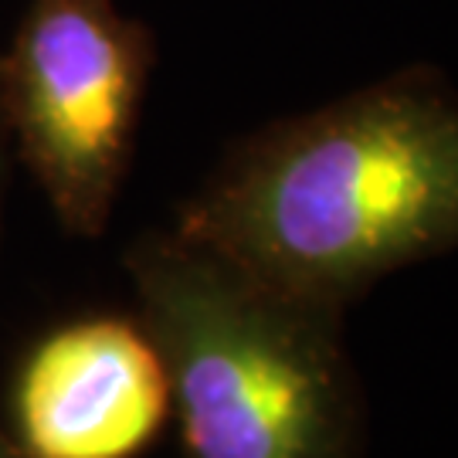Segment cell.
<instances>
[{
  "label": "cell",
  "instance_id": "obj_5",
  "mask_svg": "<svg viewBox=\"0 0 458 458\" xmlns=\"http://www.w3.org/2000/svg\"><path fill=\"white\" fill-rule=\"evenodd\" d=\"M11 136H7V123H4V109H0V225H4V197H7V174H11Z\"/></svg>",
  "mask_w": 458,
  "mask_h": 458
},
{
  "label": "cell",
  "instance_id": "obj_2",
  "mask_svg": "<svg viewBox=\"0 0 458 458\" xmlns=\"http://www.w3.org/2000/svg\"><path fill=\"white\" fill-rule=\"evenodd\" d=\"M123 262L166 367L183 458H360L363 391L344 312L177 228L136 238Z\"/></svg>",
  "mask_w": 458,
  "mask_h": 458
},
{
  "label": "cell",
  "instance_id": "obj_6",
  "mask_svg": "<svg viewBox=\"0 0 458 458\" xmlns=\"http://www.w3.org/2000/svg\"><path fill=\"white\" fill-rule=\"evenodd\" d=\"M0 458H24V455H21V448L14 445V438H11V431H7V428H0Z\"/></svg>",
  "mask_w": 458,
  "mask_h": 458
},
{
  "label": "cell",
  "instance_id": "obj_4",
  "mask_svg": "<svg viewBox=\"0 0 458 458\" xmlns=\"http://www.w3.org/2000/svg\"><path fill=\"white\" fill-rule=\"evenodd\" d=\"M7 411L24 458H140L174 418L160 350L119 312L45 329L17 360Z\"/></svg>",
  "mask_w": 458,
  "mask_h": 458
},
{
  "label": "cell",
  "instance_id": "obj_1",
  "mask_svg": "<svg viewBox=\"0 0 458 458\" xmlns=\"http://www.w3.org/2000/svg\"><path fill=\"white\" fill-rule=\"evenodd\" d=\"M174 228L306 302L346 312L458 248V89L408 65L238 140Z\"/></svg>",
  "mask_w": 458,
  "mask_h": 458
},
{
  "label": "cell",
  "instance_id": "obj_3",
  "mask_svg": "<svg viewBox=\"0 0 458 458\" xmlns=\"http://www.w3.org/2000/svg\"><path fill=\"white\" fill-rule=\"evenodd\" d=\"M157 38L119 0H28L0 48L14 160L75 238L109 228L130 177Z\"/></svg>",
  "mask_w": 458,
  "mask_h": 458
}]
</instances>
